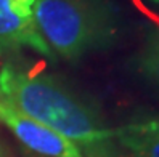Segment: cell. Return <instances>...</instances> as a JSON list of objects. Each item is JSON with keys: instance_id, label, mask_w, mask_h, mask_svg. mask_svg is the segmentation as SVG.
Segmentation results:
<instances>
[{"instance_id": "6da1fadb", "label": "cell", "mask_w": 159, "mask_h": 157, "mask_svg": "<svg viewBox=\"0 0 159 157\" xmlns=\"http://www.w3.org/2000/svg\"><path fill=\"white\" fill-rule=\"evenodd\" d=\"M0 93L74 143L84 157H125L100 109L57 77L5 64L0 69Z\"/></svg>"}, {"instance_id": "7a4b0ae2", "label": "cell", "mask_w": 159, "mask_h": 157, "mask_svg": "<svg viewBox=\"0 0 159 157\" xmlns=\"http://www.w3.org/2000/svg\"><path fill=\"white\" fill-rule=\"evenodd\" d=\"M34 15L52 53L66 61L108 48L117 35V10L109 0H35Z\"/></svg>"}, {"instance_id": "3957f363", "label": "cell", "mask_w": 159, "mask_h": 157, "mask_svg": "<svg viewBox=\"0 0 159 157\" xmlns=\"http://www.w3.org/2000/svg\"><path fill=\"white\" fill-rule=\"evenodd\" d=\"M0 124L8 128L26 149L40 157H84L79 147L26 114L0 93Z\"/></svg>"}, {"instance_id": "277c9868", "label": "cell", "mask_w": 159, "mask_h": 157, "mask_svg": "<svg viewBox=\"0 0 159 157\" xmlns=\"http://www.w3.org/2000/svg\"><path fill=\"white\" fill-rule=\"evenodd\" d=\"M34 7L35 0H0V58L32 50L55 59L39 32Z\"/></svg>"}, {"instance_id": "5b68a950", "label": "cell", "mask_w": 159, "mask_h": 157, "mask_svg": "<svg viewBox=\"0 0 159 157\" xmlns=\"http://www.w3.org/2000/svg\"><path fill=\"white\" fill-rule=\"evenodd\" d=\"M114 136L125 157H159V117L120 125Z\"/></svg>"}, {"instance_id": "8992f818", "label": "cell", "mask_w": 159, "mask_h": 157, "mask_svg": "<svg viewBox=\"0 0 159 157\" xmlns=\"http://www.w3.org/2000/svg\"><path fill=\"white\" fill-rule=\"evenodd\" d=\"M134 64L138 76L159 90V26L146 32L134 58Z\"/></svg>"}, {"instance_id": "52a82bcc", "label": "cell", "mask_w": 159, "mask_h": 157, "mask_svg": "<svg viewBox=\"0 0 159 157\" xmlns=\"http://www.w3.org/2000/svg\"><path fill=\"white\" fill-rule=\"evenodd\" d=\"M0 157H16L11 151V147L0 140Z\"/></svg>"}]
</instances>
